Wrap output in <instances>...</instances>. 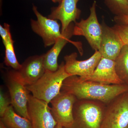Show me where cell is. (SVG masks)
Masks as SVG:
<instances>
[{
	"label": "cell",
	"instance_id": "16",
	"mask_svg": "<svg viewBox=\"0 0 128 128\" xmlns=\"http://www.w3.org/2000/svg\"><path fill=\"white\" fill-rule=\"evenodd\" d=\"M0 120L9 128H32L30 120L18 114L12 105L7 108Z\"/></svg>",
	"mask_w": 128,
	"mask_h": 128
},
{
	"label": "cell",
	"instance_id": "6",
	"mask_svg": "<svg viewBox=\"0 0 128 128\" xmlns=\"http://www.w3.org/2000/svg\"><path fill=\"white\" fill-rule=\"evenodd\" d=\"M11 105L16 112L22 116L30 120L28 112V104L30 92L18 77L16 70L8 72L6 78Z\"/></svg>",
	"mask_w": 128,
	"mask_h": 128
},
{
	"label": "cell",
	"instance_id": "22",
	"mask_svg": "<svg viewBox=\"0 0 128 128\" xmlns=\"http://www.w3.org/2000/svg\"><path fill=\"white\" fill-rule=\"evenodd\" d=\"M0 34L4 45L7 43L9 40L12 39L10 30V25L9 24L5 23L4 26L0 25Z\"/></svg>",
	"mask_w": 128,
	"mask_h": 128
},
{
	"label": "cell",
	"instance_id": "4",
	"mask_svg": "<svg viewBox=\"0 0 128 128\" xmlns=\"http://www.w3.org/2000/svg\"><path fill=\"white\" fill-rule=\"evenodd\" d=\"M128 125V92L106 104L101 128H125Z\"/></svg>",
	"mask_w": 128,
	"mask_h": 128
},
{
	"label": "cell",
	"instance_id": "23",
	"mask_svg": "<svg viewBox=\"0 0 128 128\" xmlns=\"http://www.w3.org/2000/svg\"><path fill=\"white\" fill-rule=\"evenodd\" d=\"M114 21L117 24H128V14L115 16Z\"/></svg>",
	"mask_w": 128,
	"mask_h": 128
},
{
	"label": "cell",
	"instance_id": "24",
	"mask_svg": "<svg viewBox=\"0 0 128 128\" xmlns=\"http://www.w3.org/2000/svg\"><path fill=\"white\" fill-rule=\"evenodd\" d=\"M0 128H9L3 123L1 120H0Z\"/></svg>",
	"mask_w": 128,
	"mask_h": 128
},
{
	"label": "cell",
	"instance_id": "21",
	"mask_svg": "<svg viewBox=\"0 0 128 128\" xmlns=\"http://www.w3.org/2000/svg\"><path fill=\"white\" fill-rule=\"evenodd\" d=\"M11 105L10 98L2 91L1 88L0 92V116H3L8 107Z\"/></svg>",
	"mask_w": 128,
	"mask_h": 128
},
{
	"label": "cell",
	"instance_id": "8",
	"mask_svg": "<svg viewBox=\"0 0 128 128\" xmlns=\"http://www.w3.org/2000/svg\"><path fill=\"white\" fill-rule=\"evenodd\" d=\"M77 100L73 94L60 91L50 102L53 116L64 128H69L73 123V108Z\"/></svg>",
	"mask_w": 128,
	"mask_h": 128
},
{
	"label": "cell",
	"instance_id": "20",
	"mask_svg": "<svg viewBox=\"0 0 128 128\" xmlns=\"http://www.w3.org/2000/svg\"><path fill=\"white\" fill-rule=\"evenodd\" d=\"M112 28L118 34L124 44L128 46V24H117Z\"/></svg>",
	"mask_w": 128,
	"mask_h": 128
},
{
	"label": "cell",
	"instance_id": "7",
	"mask_svg": "<svg viewBox=\"0 0 128 128\" xmlns=\"http://www.w3.org/2000/svg\"><path fill=\"white\" fill-rule=\"evenodd\" d=\"M32 10L36 16L37 20H31L32 30L41 37L45 48L54 45L61 35L59 23L57 20L50 19L42 15L34 5H33Z\"/></svg>",
	"mask_w": 128,
	"mask_h": 128
},
{
	"label": "cell",
	"instance_id": "13",
	"mask_svg": "<svg viewBox=\"0 0 128 128\" xmlns=\"http://www.w3.org/2000/svg\"><path fill=\"white\" fill-rule=\"evenodd\" d=\"M44 54L30 56L16 70L18 77L26 86L32 84L41 78L46 71L44 65Z\"/></svg>",
	"mask_w": 128,
	"mask_h": 128
},
{
	"label": "cell",
	"instance_id": "19",
	"mask_svg": "<svg viewBox=\"0 0 128 128\" xmlns=\"http://www.w3.org/2000/svg\"><path fill=\"white\" fill-rule=\"evenodd\" d=\"M104 3L115 16L128 14V0H104Z\"/></svg>",
	"mask_w": 128,
	"mask_h": 128
},
{
	"label": "cell",
	"instance_id": "9",
	"mask_svg": "<svg viewBox=\"0 0 128 128\" xmlns=\"http://www.w3.org/2000/svg\"><path fill=\"white\" fill-rule=\"evenodd\" d=\"M28 108L32 128H54L57 125L51 108L44 101L35 98L30 94Z\"/></svg>",
	"mask_w": 128,
	"mask_h": 128
},
{
	"label": "cell",
	"instance_id": "1",
	"mask_svg": "<svg viewBox=\"0 0 128 128\" xmlns=\"http://www.w3.org/2000/svg\"><path fill=\"white\" fill-rule=\"evenodd\" d=\"M61 91L73 94L78 100L98 101L106 105L118 96L128 92V86L83 81L78 76H71L64 80Z\"/></svg>",
	"mask_w": 128,
	"mask_h": 128
},
{
	"label": "cell",
	"instance_id": "28",
	"mask_svg": "<svg viewBox=\"0 0 128 128\" xmlns=\"http://www.w3.org/2000/svg\"><path fill=\"white\" fill-rule=\"evenodd\" d=\"M128 128V126H127V127H126V128Z\"/></svg>",
	"mask_w": 128,
	"mask_h": 128
},
{
	"label": "cell",
	"instance_id": "25",
	"mask_svg": "<svg viewBox=\"0 0 128 128\" xmlns=\"http://www.w3.org/2000/svg\"><path fill=\"white\" fill-rule=\"evenodd\" d=\"M54 3H58L59 4L60 3L62 0H50Z\"/></svg>",
	"mask_w": 128,
	"mask_h": 128
},
{
	"label": "cell",
	"instance_id": "12",
	"mask_svg": "<svg viewBox=\"0 0 128 128\" xmlns=\"http://www.w3.org/2000/svg\"><path fill=\"white\" fill-rule=\"evenodd\" d=\"M101 25L102 33L98 50L102 57L114 60L124 44L116 31L103 20Z\"/></svg>",
	"mask_w": 128,
	"mask_h": 128
},
{
	"label": "cell",
	"instance_id": "2",
	"mask_svg": "<svg viewBox=\"0 0 128 128\" xmlns=\"http://www.w3.org/2000/svg\"><path fill=\"white\" fill-rule=\"evenodd\" d=\"M70 76L62 62L56 71L46 70L36 82L26 87L34 97L49 104L60 94L64 80Z\"/></svg>",
	"mask_w": 128,
	"mask_h": 128
},
{
	"label": "cell",
	"instance_id": "17",
	"mask_svg": "<svg viewBox=\"0 0 128 128\" xmlns=\"http://www.w3.org/2000/svg\"><path fill=\"white\" fill-rule=\"evenodd\" d=\"M116 72L124 84L128 86V46L124 45L114 60Z\"/></svg>",
	"mask_w": 128,
	"mask_h": 128
},
{
	"label": "cell",
	"instance_id": "27",
	"mask_svg": "<svg viewBox=\"0 0 128 128\" xmlns=\"http://www.w3.org/2000/svg\"><path fill=\"white\" fill-rule=\"evenodd\" d=\"M0 6L1 5V3L2 2V0H0Z\"/></svg>",
	"mask_w": 128,
	"mask_h": 128
},
{
	"label": "cell",
	"instance_id": "11",
	"mask_svg": "<svg viewBox=\"0 0 128 128\" xmlns=\"http://www.w3.org/2000/svg\"><path fill=\"white\" fill-rule=\"evenodd\" d=\"M80 0H62L57 7L51 9L48 18L60 21L62 25L61 32H64L73 22L80 18L81 11L77 7Z\"/></svg>",
	"mask_w": 128,
	"mask_h": 128
},
{
	"label": "cell",
	"instance_id": "14",
	"mask_svg": "<svg viewBox=\"0 0 128 128\" xmlns=\"http://www.w3.org/2000/svg\"><path fill=\"white\" fill-rule=\"evenodd\" d=\"M79 77L82 80L91 81L105 84H124L117 74L114 60L102 57L92 74L85 78Z\"/></svg>",
	"mask_w": 128,
	"mask_h": 128
},
{
	"label": "cell",
	"instance_id": "3",
	"mask_svg": "<svg viewBox=\"0 0 128 128\" xmlns=\"http://www.w3.org/2000/svg\"><path fill=\"white\" fill-rule=\"evenodd\" d=\"M105 107L100 101L77 100L73 108V123L67 128H101Z\"/></svg>",
	"mask_w": 128,
	"mask_h": 128
},
{
	"label": "cell",
	"instance_id": "26",
	"mask_svg": "<svg viewBox=\"0 0 128 128\" xmlns=\"http://www.w3.org/2000/svg\"><path fill=\"white\" fill-rule=\"evenodd\" d=\"M54 128H64L63 127H62L61 125H60V124H57L56 126V127Z\"/></svg>",
	"mask_w": 128,
	"mask_h": 128
},
{
	"label": "cell",
	"instance_id": "18",
	"mask_svg": "<svg viewBox=\"0 0 128 128\" xmlns=\"http://www.w3.org/2000/svg\"><path fill=\"white\" fill-rule=\"evenodd\" d=\"M14 43L12 39L4 45L5 48L4 63L6 66L10 67L15 70H18L20 68L22 65L17 59L14 50Z\"/></svg>",
	"mask_w": 128,
	"mask_h": 128
},
{
	"label": "cell",
	"instance_id": "5",
	"mask_svg": "<svg viewBox=\"0 0 128 128\" xmlns=\"http://www.w3.org/2000/svg\"><path fill=\"white\" fill-rule=\"evenodd\" d=\"M96 3L94 1L90 8V15L86 19H82L74 23L73 35L83 36L92 48L99 50L102 36V27L98 19L96 12Z\"/></svg>",
	"mask_w": 128,
	"mask_h": 128
},
{
	"label": "cell",
	"instance_id": "10",
	"mask_svg": "<svg viewBox=\"0 0 128 128\" xmlns=\"http://www.w3.org/2000/svg\"><path fill=\"white\" fill-rule=\"evenodd\" d=\"M76 52L72 53L64 57L66 71L70 76H77L85 78L92 74L102 58L98 50L89 58L84 60H77Z\"/></svg>",
	"mask_w": 128,
	"mask_h": 128
},
{
	"label": "cell",
	"instance_id": "29",
	"mask_svg": "<svg viewBox=\"0 0 128 128\" xmlns=\"http://www.w3.org/2000/svg\"></svg>",
	"mask_w": 128,
	"mask_h": 128
},
{
	"label": "cell",
	"instance_id": "15",
	"mask_svg": "<svg viewBox=\"0 0 128 128\" xmlns=\"http://www.w3.org/2000/svg\"><path fill=\"white\" fill-rule=\"evenodd\" d=\"M74 24L72 23L54 44L52 48L44 54V65L46 70L56 71L58 68L57 60L60 53L73 35Z\"/></svg>",
	"mask_w": 128,
	"mask_h": 128
}]
</instances>
